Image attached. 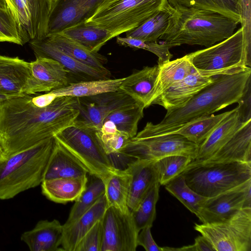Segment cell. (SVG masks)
Segmentation results:
<instances>
[{"label": "cell", "mask_w": 251, "mask_h": 251, "mask_svg": "<svg viewBox=\"0 0 251 251\" xmlns=\"http://www.w3.org/2000/svg\"><path fill=\"white\" fill-rule=\"evenodd\" d=\"M251 179L215 196L207 198L198 217L202 224L224 221L243 207H251Z\"/></svg>", "instance_id": "4fadbf2b"}, {"label": "cell", "mask_w": 251, "mask_h": 251, "mask_svg": "<svg viewBox=\"0 0 251 251\" xmlns=\"http://www.w3.org/2000/svg\"><path fill=\"white\" fill-rule=\"evenodd\" d=\"M54 143V137L49 138L0 162V200L41 184Z\"/></svg>", "instance_id": "277c9868"}, {"label": "cell", "mask_w": 251, "mask_h": 251, "mask_svg": "<svg viewBox=\"0 0 251 251\" xmlns=\"http://www.w3.org/2000/svg\"><path fill=\"white\" fill-rule=\"evenodd\" d=\"M29 41L11 11L0 8V42L23 46Z\"/></svg>", "instance_id": "60d3db41"}, {"label": "cell", "mask_w": 251, "mask_h": 251, "mask_svg": "<svg viewBox=\"0 0 251 251\" xmlns=\"http://www.w3.org/2000/svg\"><path fill=\"white\" fill-rule=\"evenodd\" d=\"M174 7L173 24L159 38L171 48L183 44L210 47L232 35L239 24L214 11L178 5Z\"/></svg>", "instance_id": "3957f363"}, {"label": "cell", "mask_w": 251, "mask_h": 251, "mask_svg": "<svg viewBox=\"0 0 251 251\" xmlns=\"http://www.w3.org/2000/svg\"><path fill=\"white\" fill-rule=\"evenodd\" d=\"M54 137L83 166L89 175L104 181L118 170L101 147L95 131L72 125Z\"/></svg>", "instance_id": "ba28073f"}, {"label": "cell", "mask_w": 251, "mask_h": 251, "mask_svg": "<svg viewBox=\"0 0 251 251\" xmlns=\"http://www.w3.org/2000/svg\"><path fill=\"white\" fill-rule=\"evenodd\" d=\"M107 207L105 195L79 218L69 226L63 227L61 248L65 251H75L86 233L100 220Z\"/></svg>", "instance_id": "603a6c76"}, {"label": "cell", "mask_w": 251, "mask_h": 251, "mask_svg": "<svg viewBox=\"0 0 251 251\" xmlns=\"http://www.w3.org/2000/svg\"><path fill=\"white\" fill-rule=\"evenodd\" d=\"M154 160L135 159L126 169L130 175L128 207L135 210L149 190L158 181Z\"/></svg>", "instance_id": "d6986e66"}, {"label": "cell", "mask_w": 251, "mask_h": 251, "mask_svg": "<svg viewBox=\"0 0 251 251\" xmlns=\"http://www.w3.org/2000/svg\"><path fill=\"white\" fill-rule=\"evenodd\" d=\"M205 160L251 163V120L244 123L227 142Z\"/></svg>", "instance_id": "cb8c5ba5"}, {"label": "cell", "mask_w": 251, "mask_h": 251, "mask_svg": "<svg viewBox=\"0 0 251 251\" xmlns=\"http://www.w3.org/2000/svg\"><path fill=\"white\" fill-rule=\"evenodd\" d=\"M172 6L214 11L220 13L241 23L240 0H167Z\"/></svg>", "instance_id": "8d00e7d4"}, {"label": "cell", "mask_w": 251, "mask_h": 251, "mask_svg": "<svg viewBox=\"0 0 251 251\" xmlns=\"http://www.w3.org/2000/svg\"><path fill=\"white\" fill-rule=\"evenodd\" d=\"M130 175L127 170L118 169L103 181L107 207H113L123 213L129 212L127 200Z\"/></svg>", "instance_id": "1f68e13d"}, {"label": "cell", "mask_w": 251, "mask_h": 251, "mask_svg": "<svg viewBox=\"0 0 251 251\" xmlns=\"http://www.w3.org/2000/svg\"><path fill=\"white\" fill-rule=\"evenodd\" d=\"M116 37V42L119 45L143 49L154 53L158 58V64L169 61L173 57L169 50L171 47L164 43L158 44L157 42H146L128 36L122 37L118 36Z\"/></svg>", "instance_id": "b9f144b4"}, {"label": "cell", "mask_w": 251, "mask_h": 251, "mask_svg": "<svg viewBox=\"0 0 251 251\" xmlns=\"http://www.w3.org/2000/svg\"><path fill=\"white\" fill-rule=\"evenodd\" d=\"M88 174L83 166L55 139L54 147L46 169L44 180L82 177L87 176Z\"/></svg>", "instance_id": "d4e9b609"}, {"label": "cell", "mask_w": 251, "mask_h": 251, "mask_svg": "<svg viewBox=\"0 0 251 251\" xmlns=\"http://www.w3.org/2000/svg\"><path fill=\"white\" fill-rule=\"evenodd\" d=\"M198 146L183 136L170 133L146 138H131L118 152L128 158L156 160L172 155H181L194 160Z\"/></svg>", "instance_id": "30bf717a"}, {"label": "cell", "mask_w": 251, "mask_h": 251, "mask_svg": "<svg viewBox=\"0 0 251 251\" xmlns=\"http://www.w3.org/2000/svg\"><path fill=\"white\" fill-rule=\"evenodd\" d=\"M194 229L216 251H251V207H243L221 222L196 224Z\"/></svg>", "instance_id": "9c48e42d"}, {"label": "cell", "mask_w": 251, "mask_h": 251, "mask_svg": "<svg viewBox=\"0 0 251 251\" xmlns=\"http://www.w3.org/2000/svg\"><path fill=\"white\" fill-rule=\"evenodd\" d=\"M29 43L35 56L48 57L58 61L70 72L76 82L111 77L110 71L99 70L77 61L53 45L46 38L31 40Z\"/></svg>", "instance_id": "2e32d148"}, {"label": "cell", "mask_w": 251, "mask_h": 251, "mask_svg": "<svg viewBox=\"0 0 251 251\" xmlns=\"http://www.w3.org/2000/svg\"><path fill=\"white\" fill-rule=\"evenodd\" d=\"M167 2V0H103L84 24L108 30L113 38L141 25Z\"/></svg>", "instance_id": "8992f818"}, {"label": "cell", "mask_w": 251, "mask_h": 251, "mask_svg": "<svg viewBox=\"0 0 251 251\" xmlns=\"http://www.w3.org/2000/svg\"><path fill=\"white\" fill-rule=\"evenodd\" d=\"M87 181L88 176L45 179L41 184L42 192L51 201L66 203L77 199L85 188Z\"/></svg>", "instance_id": "4316f807"}, {"label": "cell", "mask_w": 251, "mask_h": 251, "mask_svg": "<svg viewBox=\"0 0 251 251\" xmlns=\"http://www.w3.org/2000/svg\"><path fill=\"white\" fill-rule=\"evenodd\" d=\"M101 219L80 240L75 251H100L102 240Z\"/></svg>", "instance_id": "ee69618b"}, {"label": "cell", "mask_w": 251, "mask_h": 251, "mask_svg": "<svg viewBox=\"0 0 251 251\" xmlns=\"http://www.w3.org/2000/svg\"><path fill=\"white\" fill-rule=\"evenodd\" d=\"M243 124L239 118L237 107L231 110V113L199 146L194 160L208 159L232 137Z\"/></svg>", "instance_id": "484cf974"}, {"label": "cell", "mask_w": 251, "mask_h": 251, "mask_svg": "<svg viewBox=\"0 0 251 251\" xmlns=\"http://www.w3.org/2000/svg\"><path fill=\"white\" fill-rule=\"evenodd\" d=\"M192 160L181 155H172L154 160L153 166L160 185H165L179 175Z\"/></svg>", "instance_id": "ab89813d"}, {"label": "cell", "mask_w": 251, "mask_h": 251, "mask_svg": "<svg viewBox=\"0 0 251 251\" xmlns=\"http://www.w3.org/2000/svg\"><path fill=\"white\" fill-rule=\"evenodd\" d=\"M7 157L0 146V162L5 160Z\"/></svg>", "instance_id": "681fc988"}, {"label": "cell", "mask_w": 251, "mask_h": 251, "mask_svg": "<svg viewBox=\"0 0 251 251\" xmlns=\"http://www.w3.org/2000/svg\"><path fill=\"white\" fill-rule=\"evenodd\" d=\"M158 65L159 72L153 91L152 102L166 90L196 71L192 64L189 54Z\"/></svg>", "instance_id": "f546056e"}, {"label": "cell", "mask_w": 251, "mask_h": 251, "mask_svg": "<svg viewBox=\"0 0 251 251\" xmlns=\"http://www.w3.org/2000/svg\"><path fill=\"white\" fill-rule=\"evenodd\" d=\"M61 32L92 52H98L112 39L108 30L84 23L66 28Z\"/></svg>", "instance_id": "d6a6232c"}, {"label": "cell", "mask_w": 251, "mask_h": 251, "mask_svg": "<svg viewBox=\"0 0 251 251\" xmlns=\"http://www.w3.org/2000/svg\"><path fill=\"white\" fill-rule=\"evenodd\" d=\"M47 40L60 50L77 61L97 70L109 72L105 66L107 58L98 53L92 52L62 32L48 35Z\"/></svg>", "instance_id": "f1b7e54d"}, {"label": "cell", "mask_w": 251, "mask_h": 251, "mask_svg": "<svg viewBox=\"0 0 251 251\" xmlns=\"http://www.w3.org/2000/svg\"><path fill=\"white\" fill-rule=\"evenodd\" d=\"M12 98H14V97L0 93V102H1L3 100H7V99H10Z\"/></svg>", "instance_id": "f907efd6"}, {"label": "cell", "mask_w": 251, "mask_h": 251, "mask_svg": "<svg viewBox=\"0 0 251 251\" xmlns=\"http://www.w3.org/2000/svg\"><path fill=\"white\" fill-rule=\"evenodd\" d=\"M85 188L75 201L68 218L64 225L66 227L74 223L83 214L90 209L104 194L105 186L103 180L94 175H89Z\"/></svg>", "instance_id": "836d02e7"}, {"label": "cell", "mask_w": 251, "mask_h": 251, "mask_svg": "<svg viewBox=\"0 0 251 251\" xmlns=\"http://www.w3.org/2000/svg\"><path fill=\"white\" fill-rule=\"evenodd\" d=\"M231 112V110L201 118L185 125L172 133L180 134L199 146Z\"/></svg>", "instance_id": "e575fe53"}, {"label": "cell", "mask_w": 251, "mask_h": 251, "mask_svg": "<svg viewBox=\"0 0 251 251\" xmlns=\"http://www.w3.org/2000/svg\"><path fill=\"white\" fill-rule=\"evenodd\" d=\"M165 187L169 193L197 216L203 203L207 199L190 188L181 174L166 183Z\"/></svg>", "instance_id": "74e56055"}, {"label": "cell", "mask_w": 251, "mask_h": 251, "mask_svg": "<svg viewBox=\"0 0 251 251\" xmlns=\"http://www.w3.org/2000/svg\"><path fill=\"white\" fill-rule=\"evenodd\" d=\"M237 106L241 122L246 123L251 120V76L245 85L243 93L238 100Z\"/></svg>", "instance_id": "f6af8a7d"}, {"label": "cell", "mask_w": 251, "mask_h": 251, "mask_svg": "<svg viewBox=\"0 0 251 251\" xmlns=\"http://www.w3.org/2000/svg\"><path fill=\"white\" fill-rule=\"evenodd\" d=\"M215 76L211 83L184 105L167 110L164 118L158 124L148 122L134 137L146 138L172 133L190 122L237 102L251 76V68Z\"/></svg>", "instance_id": "7a4b0ae2"}, {"label": "cell", "mask_w": 251, "mask_h": 251, "mask_svg": "<svg viewBox=\"0 0 251 251\" xmlns=\"http://www.w3.org/2000/svg\"><path fill=\"white\" fill-rule=\"evenodd\" d=\"M30 62L31 75L23 90V95L49 92L76 82L70 72L58 61L35 56Z\"/></svg>", "instance_id": "5bb4252c"}, {"label": "cell", "mask_w": 251, "mask_h": 251, "mask_svg": "<svg viewBox=\"0 0 251 251\" xmlns=\"http://www.w3.org/2000/svg\"><path fill=\"white\" fill-rule=\"evenodd\" d=\"M192 251H215L212 244L203 236H198L195 243L191 245Z\"/></svg>", "instance_id": "7dc6e473"}, {"label": "cell", "mask_w": 251, "mask_h": 251, "mask_svg": "<svg viewBox=\"0 0 251 251\" xmlns=\"http://www.w3.org/2000/svg\"><path fill=\"white\" fill-rule=\"evenodd\" d=\"M103 0H53L48 23V34L84 23Z\"/></svg>", "instance_id": "9a60e30c"}, {"label": "cell", "mask_w": 251, "mask_h": 251, "mask_svg": "<svg viewBox=\"0 0 251 251\" xmlns=\"http://www.w3.org/2000/svg\"><path fill=\"white\" fill-rule=\"evenodd\" d=\"M180 174L194 191L210 198L251 179V163L193 160Z\"/></svg>", "instance_id": "5b68a950"}, {"label": "cell", "mask_w": 251, "mask_h": 251, "mask_svg": "<svg viewBox=\"0 0 251 251\" xmlns=\"http://www.w3.org/2000/svg\"><path fill=\"white\" fill-rule=\"evenodd\" d=\"M77 98L58 97L39 107L30 95L0 102V146L8 157L54 137L74 125L78 115Z\"/></svg>", "instance_id": "6da1fadb"}, {"label": "cell", "mask_w": 251, "mask_h": 251, "mask_svg": "<svg viewBox=\"0 0 251 251\" xmlns=\"http://www.w3.org/2000/svg\"><path fill=\"white\" fill-rule=\"evenodd\" d=\"M97 139L104 152L108 155L118 154L131 139L126 133L118 130L95 131Z\"/></svg>", "instance_id": "7bdbcfd3"}, {"label": "cell", "mask_w": 251, "mask_h": 251, "mask_svg": "<svg viewBox=\"0 0 251 251\" xmlns=\"http://www.w3.org/2000/svg\"><path fill=\"white\" fill-rule=\"evenodd\" d=\"M151 227L147 226L139 232L137 237L138 246H142L146 251H163L153 240L151 234Z\"/></svg>", "instance_id": "bcb514c9"}, {"label": "cell", "mask_w": 251, "mask_h": 251, "mask_svg": "<svg viewBox=\"0 0 251 251\" xmlns=\"http://www.w3.org/2000/svg\"><path fill=\"white\" fill-rule=\"evenodd\" d=\"M214 79V76L196 71L164 91L152 104L161 105L167 110L181 107Z\"/></svg>", "instance_id": "ac0fdd59"}, {"label": "cell", "mask_w": 251, "mask_h": 251, "mask_svg": "<svg viewBox=\"0 0 251 251\" xmlns=\"http://www.w3.org/2000/svg\"><path fill=\"white\" fill-rule=\"evenodd\" d=\"M175 8L169 2L135 29L126 33L131 37L146 42H157L166 34L173 22Z\"/></svg>", "instance_id": "83f0119b"}, {"label": "cell", "mask_w": 251, "mask_h": 251, "mask_svg": "<svg viewBox=\"0 0 251 251\" xmlns=\"http://www.w3.org/2000/svg\"><path fill=\"white\" fill-rule=\"evenodd\" d=\"M102 240L100 251H135L138 230L132 214H124L107 207L101 219Z\"/></svg>", "instance_id": "7c38bea8"}, {"label": "cell", "mask_w": 251, "mask_h": 251, "mask_svg": "<svg viewBox=\"0 0 251 251\" xmlns=\"http://www.w3.org/2000/svg\"><path fill=\"white\" fill-rule=\"evenodd\" d=\"M77 101L79 113L74 125L94 131L101 128L104 120L110 113L136 102L120 90L77 98Z\"/></svg>", "instance_id": "8fae6325"}, {"label": "cell", "mask_w": 251, "mask_h": 251, "mask_svg": "<svg viewBox=\"0 0 251 251\" xmlns=\"http://www.w3.org/2000/svg\"><path fill=\"white\" fill-rule=\"evenodd\" d=\"M144 108L142 104L135 102L112 112L104 121H110L118 130L132 138L137 133L138 124L143 117Z\"/></svg>", "instance_id": "d590c367"}, {"label": "cell", "mask_w": 251, "mask_h": 251, "mask_svg": "<svg viewBox=\"0 0 251 251\" xmlns=\"http://www.w3.org/2000/svg\"><path fill=\"white\" fill-rule=\"evenodd\" d=\"M31 75L30 62L19 57L0 55V93L16 97L23 90Z\"/></svg>", "instance_id": "ffe728a7"}, {"label": "cell", "mask_w": 251, "mask_h": 251, "mask_svg": "<svg viewBox=\"0 0 251 251\" xmlns=\"http://www.w3.org/2000/svg\"><path fill=\"white\" fill-rule=\"evenodd\" d=\"M53 0H19L21 25L30 39H40L48 34V23Z\"/></svg>", "instance_id": "e0dca14e"}, {"label": "cell", "mask_w": 251, "mask_h": 251, "mask_svg": "<svg viewBox=\"0 0 251 251\" xmlns=\"http://www.w3.org/2000/svg\"><path fill=\"white\" fill-rule=\"evenodd\" d=\"M63 232V225L57 220H40L33 228L24 232L21 239L31 251H63L59 247Z\"/></svg>", "instance_id": "44dd1931"}, {"label": "cell", "mask_w": 251, "mask_h": 251, "mask_svg": "<svg viewBox=\"0 0 251 251\" xmlns=\"http://www.w3.org/2000/svg\"><path fill=\"white\" fill-rule=\"evenodd\" d=\"M0 8L10 10L8 7L6 0H0Z\"/></svg>", "instance_id": "c3c4849f"}, {"label": "cell", "mask_w": 251, "mask_h": 251, "mask_svg": "<svg viewBox=\"0 0 251 251\" xmlns=\"http://www.w3.org/2000/svg\"><path fill=\"white\" fill-rule=\"evenodd\" d=\"M124 78L86 80L72 83L50 91L55 98L62 96L89 97L119 90Z\"/></svg>", "instance_id": "4dcf8cb0"}, {"label": "cell", "mask_w": 251, "mask_h": 251, "mask_svg": "<svg viewBox=\"0 0 251 251\" xmlns=\"http://www.w3.org/2000/svg\"><path fill=\"white\" fill-rule=\"evenodd\" d=\"M189 54L195 69L205 75L232 74L248 68L242 27L219 43Z\"/></svg>", "instance_id": "52a82bcc"}, {"label": "cell", "mask_w": 251, "mask_h": 251, "mask_svg": "<svg viewBox=\"0 0 251 251\" xmlns=\"http://www.w3.org/2000/svg\"><path fill=\"white\" fill-rule=\"evenodd\" d=\"M159 65L146 66L124 79L119 90L125 93L145 108L151 105L153 91L159 72Z\"/></svg>", "instance_id": "7402d4cb"}, {"label": "cell", "mask_w": 251, "mask_h": 251, "mask_svg": "<svg viewBox=\"0 0 251 251\" xmlns=\"http://www.w3.org/2000/svg\"><path fill=\"white\" fill-rule=\"evenodd\" d=\"M159 186L158 181L155 183L142 198L136 208L131 211L139 232L147 226L152 227L156 217V204L159 198Z\"/></svg>", "instance_id": "f35d334b"}]
</instances>
